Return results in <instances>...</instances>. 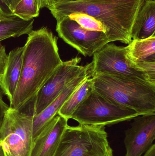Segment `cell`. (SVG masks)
<instances>
[{"label": "cell", "instance_id": "cell-16", "mask_svg": "<svg viewBox=\"0 0 155 156\" xmlns=\"http://www.w3.org/2000/svg\"><path fill=\"white\" fill-rule=\"evenodd\" d=\"M34 22V19L23 20L15 15L0 12V42L28 34L32 30Z\"/></svg>", "mask_w": 155, "mask_h": 156}, {"label": "cell", "instance_id": "cell-26", "mask_svg": "<svg viewBox=\"0 0 155 156\" xmlns=\"http://www.w3.org/2000/svg\"><path fill=\"white\" fill-rule=\"evenodd\" d=\"M0 156H8L1 144H0Z\"/></svg>", "mask_w": 155, "mask_h": 156}, {"label": "cell", "instance_id": "cell-18", "mask_svg": "<svg viewBox=\"0 0 155 156\" xmlns=\"http://www.w3.org/2000/svg\"><path fill=\"white\" fill-rule=\"evenodd\" d=\"M67 16L77 23L81 27L88 31L108 33L107 27L99 20L95 17L81 12H75Z\"/></svg>", "mask_w": 155, "mask_h": 156}, {"label": "cell", "instance_id": "cell-19", "mask_svg": "<svg viewBox=\"0 0 155 156\" xmlns=\"http://www.w3.org/2000/svg\"><path fill=\"white\" fill-rule=\"evenodd\" d=\"M35 0H21L13 14L25 20L34 19L40 13Z\"/></svg>", "mask_w": 155, "mask_h": 156}, {"label": "cell", "instance_id": "cell-20", "mask_svg": "<svg viewBox=\"0 0 155 156\" xmlns=\"http://www.w3.org/2000/svg\"><path fill=\"white\" fill-rule=\"evenodd\" d=\"M8 62V55L5 51V47L0 42V85L4 76Z\"/></svg>", "mask_w": 155, "mask_h": 156}, {"label": "cell", "instance_id": "cell-15", "mask_svg": "<svg viewBox=\"0 0 155 156\" xmlns=\"http://www.w3.org/2000/svg\"><path fill=\"white\" fill-rule=\"evenodd\" d=\"M155 35V1L145 0L132 28L133 40L146 39Z\"/></svg>", "mask_w": 155, "mask_h": 156}, {"label": "cell", "instance_id": "cell-7", "mask_svg": "<svg viewBox=\"0 0 155 156\" xmlns=\"http://www.w3.org/2000/svg\"><path fill=\"white\" fill-rule=\"evenodd\" d=\"M80 57L74 58L62 63L47 79L34 98L32 115L42 112L61 94L66 85L88 66H79Z\"/></svg>", "mask_w": 155, "mask_h": 156}, {"label": "cell", "instance_id": "cell-24", "mask_svg": "<svg viewBox=\"0 0 155 156\" xmlns=\"http://www.w3.org/2000/svg\"><path fill=\"white\" fill-rule=\"evenodd\" d=\"M143 156H155V144H153L149 150L145 153Z\"/></svg>", "mask_w": 155, "mask_h": 156}, {"label": "cell", "instance_id": "cell-22", "mask_svg": "<svg viewBox=\"0 0 155 156\" xmlns=\"http://www.w3.org/2000/svg\"><path fill=\"white\" fill-rule=\"evenodd\" d=\"M3 93L0 88V130L4 121L5 115L9 109V105L3 100Z\"/></svg>", "mask_w": 155, "mask_h": 156}, {"label": "cell", "instance_id": "cell-1", "mask_svg": "<svg viewBox=\"0 0 155 156\" xmlns=\"http://www.w3.org/2000/svg\"><path fill=\"white\" fill-rule=\"evenodd\" d=\"M24 46L21 76L10 108L19 110L31 101L62 63L57 37L47 27L32 30Z\"/></svg>", "mask_w": 155, "mask_h": 156}, {"label": "cell", "instance_id": "cell-11", "mask_svg": "<svg viewBox=\"0 0 155 156\" xmlns=\"http://www.w3.org/2000/svg\"><path fill=\"white\" fill-rule=\"evenodd\" d=\"M92 68L93 63L91 62L88 64V66L83 72L66 85L61 94L50 105H48L39 114L32 115V136L33 141L44 127L53 117L58 114L59 110L75 90L86 79L92 77Z\"/></svg>", "mask_w": 155, "mask_h": 156}, {"label": "cell", "instance_id": "cell-14", "mask_svg": "<svg viewBox=\"0 0 155 156\" xmlns=\"http://www.w3.org/2000/svg\"><path fill=\"white\" fill-rule=\"evenodd\" d=\"M24 47H17L10 51L4 76L0 85L1 90L12 101L21 76Z\"/></svg>", "mask_w": 155, "mask_h": 156}, {"label": "cell", "instance_id": "cell-27", "mask_svg": "<svg viewBox=\"0 0 155 156\" xmlns=\"http://www.w3.org/2000/svg\"><path fill=\"white\" fill-rule=\"evenodd\" d=\"M0 12H3L2 9V4H1V1H0Z\"/></svg>", "mask_w": 155, "mask_h": 156}, {"label": "cell", "instance_id": "cell-23", "mask_svg": "<svg viewBox=\"0 0 155 156\" xmlns=\"http://www.w3.org/2000/svg\"><path fill=\"white\" fill-rule=\"evenodd\" d=\"M38 7L40 9L46 7L48 8L50 5L53 3V0H35Z\"/></svg>", "mask_w": 155, "mask_h": 156}, {"label": "cell", "instance_id": "cell-17", "mask_svg": "<svg viewBox=\"0 0 155 156\" xmlns=\"http://www.w3.org/2000/svg\"><path fill=\"white\" fill-rule=\"evenodd\" d=\"M93 85L92 77L86 79L66 100L58 114L68 120L71 119L74 112L93 90Z\"/></svg>", "mask_w": 155, "mask_h": 156}, {"label": "cell", "instance_id": "cell-28", "mask_svg": "<svg viewBox=\"0 0 155 156\" xmlns=\"http://www.w3.org/2000/svg\"><path fill=\"white\" fill-rule=\"evenodd\" d=\"M53 3H54L55 2H57V1H58V0H53Z\"/></svg>", "mask_w": 155, "mask_h": 156}, {"label": "cell", "instance_id": "cell-8", "mask_svg": "<svg viewBox=\"0 0 155 156\" xmlns=\"http://www.w3.org/2000/svg\"><path fill=\"white\" fill-rule=\"evenodd\" d=\"M93 56V76L100 73L120 74L155 84L147 74L127 57L126 47L107 44Z\"/></svg>", "mask_w": 155, "mask_h": 156}, {"label": "cell", "instance_id": "cell-3", "mask_svg": "<svg viewBox=\"0 0 155 156\" xmlns=\"http://www.w3.org/2000/svg\"><path fill=\"white\" fill-rule=\"evenodd\" d=\"M92 78L94 90L110 101L140 115L155 114V84L113 73L95 74Z\"/></svg>", "mask_w": 155, "mask_h": 156}, {"label": "cell", "instance_id": "cell-2", "mask_svg": "<svg viewBox=\"0 0 155 156\" xmlns=\"http://www.w3.org/2000/svg\"><path fill=\"white\" fill-rule=\"evenodd\" d=\"M145 0H69L55 2L48 7L56 20L75 12L89 15L108 29L109 43L132 41V28Z\"/></svg>", "mask_w": 155, "mask_h": 156}, {"label": "cell", "instance_id": "cell-21", "mask_svg": "<svg viewBox=\"0 0 155 156\" xmlns=\"http://www.w3.org/2000/svg\"><path fill=\"white\" fill-rule=\"evenodd\" d=\"M3 13L13 14L21 0H0Z\"/></svg>", "mask_w": 155, "mask_h": 156}, {"label": "cell", "instance_id": "cell-13", "mask_svg": "<svg viewBox=\"0 0 155 156\" xmlns=\"http://www.w3.org/2000/svg\"><path fill=\"white\" fill-rule=\"evenodd\" d=\"M126 48L127 57L155 83V35L142 40H132Z\"/></svg>", "mask_w": 155, "mask_h": 156}, {"label": "cell", "instance_id": "cell-25", "mask_svg": "<svg viewBox=\"0 0 155 156\" xmlns=\"http://www.w3.org/2000/svg\"><path fill=\"white\" fill-rule=\"evenodd\" d=\"M95 156H113V149H112V148H111L110 150H109V151H107L106 153H105V154Z\"/></svg>", "mask_w": 155, "mask_h": 156}, {"label": "cell", "instance_id": "cell-10", "mask_svg": "<svg viewBox=\"0 0 155 156\" xmlns=\"http://www.w3.org/2000/svg\"><path fill=\"white\" fill-rule=\"evenodd\" d=\"M125 131V156H142L153 144L155 139V114L135 117Z\"/></svg>", "mask_w": 155, "mask_h": 156}, {"label": "cell", "instance_id": "cell-6", "mask_svg": "<svg viewBox=\"0 0 155 156\" xmlns=\"http://www.w3.org/2000/svg\"><path fill=\"white\" fill-rule=\"evenodd\" d=\"M33 116L10 108L0 130V144L8 156H30L33 139Z\"/></svg>", "mask_w": 155, "mask_h": 156}, {"label": "cell", "instance_id": "cell-4", "mask_svg": "<svg viewBox=\"0 0 155 156\" xmlns=\"http://www.w3.org/2000/svg\"><path fill=\"white\" fill-rule=\"evenodd\" d=\"M105 127L81 124L67 126L53 156H95L111 149Z\"/></svg>", "mask_w": 155, "mask_h": 156}, {"label": "cell", "instance_id": "cell-12", "mask_svg": "<svg viewBox=\"0 0 155 156\" xmlns=\"http://www.w3.org/2000/svg\"><path fill=\"white\" fill-rule=\"evenodd\" d=\"M68 121L58 114L53 117L34 140L30 156L54 155Z\"/></svg>", "mask_w": 155, "mask_h": 156}, {"label": "cell", "instance_id": "cell-5", "mask_svg": "<svg viewBox=\"0 0 155 156\" xmlns=\"http://www.w3.org/2000/svg\"><path fill=\"white\" fill-rule=\"evenodd\" d=\"M139 115L134 110L112 101L93 90L71 119L81 124L105 126L131 121Z\"/></svg>", "mask_w": 155, "mask_h": 156}, {"label": "cell", "instance_id": "cell-9", "mask_svg": "<svg viewBox=\"0 0 155 156\" xmlns=\"http://www.w3.org/2000/svg\"><path fill=\"white\" fill-rule=\"evenodd\" d=\"M56 22V31L59 36L84 56H93L109 43L105 33L86 30L67 16Z\"/></svg>", "mask_w": 155, "mask_h": 156}]
</instances>
